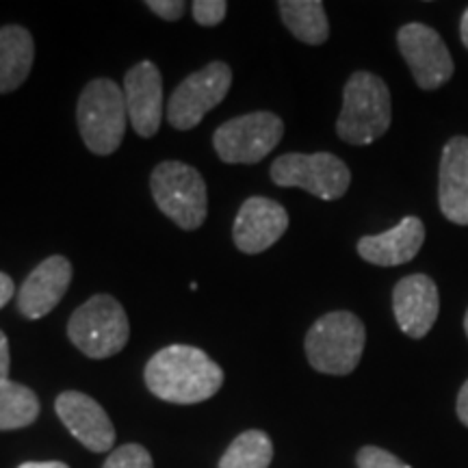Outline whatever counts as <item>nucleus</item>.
I'll return each instance as SVG.
<instances>
[{
  "label": "nucleus",
  "mask_w": 468,
  "mask_h": 468,
  "mask_svg": "<svg viewBox=\"0 0 468 468\" xmlns=\"http://www.w3.org/2000/svg\"><path fill=\"white\" fill-rule=\"evenodd\" d=\"M14 292H16L14 280H11L7 273L0 271V308L7 306V303L11 302V297H14Z\"/></svg>",
  "instance_id": "nucleus-27"
},
{
  "label": "nucleus",
  "mask_w": 468,
  "mask_h": 468,
  "mask_svg": "<svg viewBox=\"0 0 468 468\" xmlns=\"http://www.w3.org/2000/svg\"><path fill=\"white\" fill-rule=\"evenodd\" d=\"M269 174L278 186H300L325 202L343 197L351 185L349 167L330 152L282 154L273 161Z\"/></svg>",
  "instance_id": "nucleus-8"
},
{
  "label": "nucleus",
  "mask_w": 468,
  "mask_h": 468,
  "mask_svg": "<svg viewBox=\"0 0 468 468\" xmlns=\"http://www.w3.org/2000/svg\"><path fill=\"white\" fill-rule=\"evenodd\" d=\"M72 273V262L66 256H50L39 262L17 291V310L31 321L46 317L68 292Z\"/></svg>",
  "instance_id": "nucleus-15"
},
{
  "label": "nucleus",
  "mask_w": 468,
  "mask_h": 468,
  "mask_svg": "<svg viewBox=\"0 0 468 468\" xmlns=\"http://www.w3.org/2000/svg\"><path fill=\"white\" fill-rule=\"evenodd\" d=\"M124 98L128 122L139 137L150 139L163 122V76L152 61H142L126 72Z\"/></svg>",
  "instance_id": "nucleus-13"
},
{
  "label": "nucleus",
  "mask_w": 468,
  "mask_h": 468,
  "mask_svg": "<svg viewBox=\"0 0 468 468\" xmlns=\"http://www.w3.org/2000/svg\"><path fill=\"white\" fill-rule=\"evenodd\" d=\"M76 122L87 148L98 156H109L122 145L128 111L124 90L111 79H96L80 91Z\"/></svg>",
  "instance_id": "nucleus-4"
},
{
  "label": "nucleus",
  "mask_w": 468,
  "mask_h": 468,
  "mask_svg": "<svg viewBox=\"0 0 468 468\" xmlns=\"http://www.w3.org/2000/svg\"><path fill=\"white\" fill-rule=\"evenodd\" d=\"M9 367H11L9 341L7 336H5V332H0V384L9 379Z\"/></svg>",
  "instance_id": "nucleus-26"
},
{
  "label": "nucleus",
  "mask_w": 468,
  "mask_h": 468,
  "mask_svg": "<svg viewBox=\"0 0 468 468\" xmlns=\"http://www.w3.org/2000/svg\"><path fill=\"white\" fill-rule=\"evenodd\" d=\"M145 7H148L152 14H156L167 22L180 20L185 14L183 0H148V3H145Z\"/></svg>",
  "instance_id": "nucleus-25"
},
{
  "label": "nucleus",
  "mask_w": 468,
  "mask_h": 468,
  "mask_svg": "<svg viewBox=\"0 0 468 468\" xmlns=\"http://www.w3.org/2000/svg\"><path fill=\"white\" fill-rule=\"evenodd\" d=\"M57 417L83 447L93 453L111 452L115 444V427L96 399L79 390H66L55 401Z\"/></svg>",
  "instance_id": "nucleus-11"
},
{
  "label": "nucleus",
  "mask_w": 468,
  "mask_h": 468,
  "mask_svg": "<svg viewBox=\"0 0 468 468\" xmlns=\"http://www.w3.org/2000/svg\"><path fill=\"white\" fill-rule=\"evenodd\" d=\"M102 468H154V464H152L148 449L137 442H131L124 444V447H117Z\"/></svg>",
  "instance_id": "nucleus-22"
},
{
  "label": "nucleus",
  "mask_w": 468,
  "mask_h": 468,
  "mask_svg": "<svg viewBox=\"0 0 468 468\" xmlns=\"http://www.w3.org/2000/svg\"><path fill=\"white\" fill-rule=\"evenodd\" d=\"M425 243V224L414 215L403 218L390 230L362 237L358 254L362 261L378 267H397L410 262L419 254Z\"/></svg>",
  "instance_id": "nucleus-17"
},
{
  "label": "nucleus",
  "mask_w": 468,
  "mask_h": 468,
  "mask_svg": "<svg viewBox=\"0 0 468 468\" xmlns=\"http://www.w3.org/2000/svg\"><path fill=\"white\" fill-rule=\"evenodd\" d=\"M464 330H466V336H468V310H466V317H464Z\"/></svg>",
  "instance_id": "nucleus-31"
},
{
  "label": "nucleus",
  "mask_w": 468,
  "mask_h": 468,
  "mask_svg": "<svg viewBox=\"0 0 468 468\" xmlns=\"http://www.w3.org/2000/svg\"><path fill=\"white\" fill-rule=\"evenodd\" d=\"M284 122L271 111H254L232 117L213 134L218 156L228 165H254L280 144Z\"/></svg>",
  "instance_id": "nucleus-7"
},
{
  "label": "nucleus",
  "mask_w": 468,
  "mask_h": 468,
  "mask_svg": "<svg viewBox=\"0 0 468 468\" xmlns=\"http://www.w3.org/2000/svg\"><path fill=\"white\" fill-rule=\"evenodd\" d=\"M145 386L163 401L202 403L219 393L224 371L202 349L191 345H169L156 351L145 365Z\"/></svg>",
  "instance_id": "nucleus-1"
},
{
  "label": "nucleus",
  "mask_w": 468,
  "mask_h": 468,
  "mask_svg": "<svg viewBox=\"0 0 468 468\" xmlns=\"http://www.w3.org/2000/svg\"><path fill=\"white\" fill-rule=\"evenodd\" d=\"M356 462H358V468H410L397 455L379 447H362Z\"/></svg>",
  "instance_id": "nucleus-23"
},
{
  "label": "nucleus",
  "mask_w": 468,
  "mask_h": 468,
  "mask_svg": "<svg viewBox=\"0 0 468 468\" xmlns=\"http://www.w3.org/2000/svg\"><path fill=\"white\" fill-rule=\"evenodd\" d=\"M156 207L183 230H196L208 215L207 183L196 167L183 161H163L150 176Z\"/></svg>",
  "instance_id": "nucleus-6"
},
{
  "label": "nucleus",
  "mask_w": 468,
  "mask_h": 468,
  "mask_svg": "<svg viewBox=\"0 0 468 468\" xmlns=\"http://www.w3.org/2000/svg\"><path fill=\"white\" fill-rule=\"evenodd\" d=\"M35 58L33 35L25 27L0 28V93L16 91L28 79Z\"/></svg>",
  "instance_id": "nucleus-18"
},
{
  "label": "nucleus",
  "mask_w": 468,
  "mask_h": 468,
  "mask_svg": "<svg viewBox=\"0 0 468 468\" xmlns=\"http://www.w3.org/2000/svg\"><path fill=\"white\" fill-rule=\"evenodd\" d=\"M39 417V399L28 386L17 382L0 384V431L22 430Z\"/></svg>",
  "instance_id": "nucleus-20"
},
{
  "label": "nucleus",
  "mask_w": 468,
  "mask_h": 468,
  "mask_svg": "<svg viewBox=\"0 0 468 468\" xmlns=\"http://www.w3.org/2000/svg\"><path fill=\"white\" fill-rule=\"evenodd\" d=\"M438 204L449 221L468 226V137L449 139L442 148Z\"/></svg>",
  "instance_id": "nucleus-16"
},
{
  "label": "nucleus",
  "mask_w": 468,
  "mask_h": 468,
  "mask_svg": "<svg viewBox=\"0 0 468 468\" xmlns=\"http://www.w3.org/2000/svg\"><path fill=\"white\" fill-rule=\"evenodd\" d=\"M193 17L202 27H218L228 14L226 0H196L191 5Z\"/></svg>",
  "instance_id": "nucleus-24"
},
{
  "label": "nucleus",
  "mask_w": 468,
  "mask_h": 468,
  "mask_svg": "<svg viewBox=\"0 0 468 468\" xmlns=\"http://www.w3.org/2000/svg\"><path fill=\"white\" fill-rule=\"evenodd\" d=\"M458 419L462 420V425L468 427V379L464 382V386L460 388L458 395Z\"/></svg>",
  "instance_id": "nucleus-28"
},
{
  "label": "nucleus",
  "mask_w": 468,
  "mask_h": 468,
  "mask_svg": "<svg viewBox=\"0 0 468 468\" xmlns=\"http://www.w3.org/2000/svg\"><path fill=\"white\" fill-rule=\"evenodd\" d=\"M365 343V324L354 313L336 310L314 321L303 347L314 371L325 376H349L358 367Z\"/></svg>",
  "instance_id": "nucleus-3"
},
{
  "label": "nucleus",
  "mask_w": 468,
  "mask_h": 468,
  "mask_svg": "<svg viewBox=\"0 0 468 468\" xmlns=\"http://www.w3.org/2000/svg\"><path fill=\"white\" fill-rule=\"evenodd\" d=\"M17 468H69V466L63 464V462H25V464H20Z\"/></svg>",
  "instance_id": "nucleus-29"
},
{
  "label": "nucleus",
  "mask_w": 468,
  "mask_h": 468,
  "mask_svg": "<svg viewBox=\"0 0 468 468\" xmlns=\"http://www.w3.org/2000/svg\"><path fill=\"white\" fill-rule=\"evenodd\" d=\"M393 120L388 85L371 72L349 76L343 90V109L336 120V134L345 144L368 145L384 137Z\"/></svg>",
  "instance_id": "nucleus-2"
},
{
  "label": "nucleus",
  "mask_w": 468,
  "mask_h": 468,
  "mask_svg": "<svg viewBox=\"0 0 468 468\" xmlns=\"http://www.w3.org/2000/svg\"><path fill=\"white\" fill-rule=\"evenodd\" d=\"M278 9L284 27L303 44L319 46L330 35L325 7L319 0H280Z\"/></svg>",
  "instance_id": "nucleus-19"
},
{
  "label": "nucleus",
  "mask_w": 468,
  "mask_h": 468,
  "mask_svg": "<svg viewBox=\"0 0 468 468\" xmlns=\"http://www.w3.org/2000/svg\"><path fill=\"white\" fill-rule=\"evenodd\" d=\"M289 228V213L282 204L269 197H250L239 208L232 226L234 245L243 254H261L276 245Z\"/></svg>",
  "instance_id": "nucleus-12"
},
{
  "label": "nucleus",
  "mask_w": 468,
  "mask_h": 468,
  "mask_svg": "<svg viewBox=\"0 0 468 468\" xmlns=\"http://www.w3.org/2000/svg\"><path fill=\"white\" fill-rule=\"evenodd\" d=\"M460 37H462V44H464L466 50H468V9L464 11V16H462V22H460Z\"/></svg>",
  "instance_id": "nucleus-30"
},
{
  "label": "nucleus",
  "mask_w": 468,
  "mask_h": 468,
  "mask_svg": "<svg viewBox=\"0 0 468 468\" xmlns=\"http://www.w3.org/2000/svg\"><path fill=\"white\" fill-rule=\"evenodd\" d=\"M441 310V297L434 280L425 273H412L399 280L393 291V313L403 335L423 338L431 330Z\"/></svg>",
  "instance_id": "nucleus-14"
},
{
  "label": "nucleus",
  "mask_w": 468,
  "mask_h": 468,
  "mask_svg": "<svg viewBox=\"0 0 468 468\" xmlns=\"http://www.w3.org/2000/svg\"><path fill=\"white\" fill-rule=\"evenodd\" d=\"M397 46L420 90H438L453 76V58L434 28L410 22L397 33Z\"/></svg>",
  "instance_id": "nucleus-10"
},
{
  "label": "nucleus",
  "mask_w": 468,
  "mask_h": 468,
  "mask_svg": "<svg viewBox=\"0 0 468 468\" xmlns=\"http://www.w3.org/2000/svg\"><path fill=\"white\" fill-rule=\"evenodd\" d=\"M271 460V438L261 430H248L230 442V447L221 455L219 468H269Z\"/></svg>",
  "instance_id": "nucleus-21"
},
{
  "label": "nucleus",
  "mask_w": 468,
  "mask_h": 468,
  "mask_svg": "<svg viewBox=\"0 0 468 468\" xmlns=\"http://www.w3.org/2000/svg\"><path fill=\"white\" fill-rule=\"evenodd\" d=\"M232 85V69L224 61H213L176 87L167 102V122L176 131H191L210 109L224 102Z\"/></svg>",
  "instance_id": "nucleus-9"
},
{
  "label": "nucleus",
  "mask_w": 468,
  "mask_h": 468,
  "mask_svg": "<svg viewBox=\"0 0 468 468\" xmlns=\"http://www.w3.org/2000/svg\"><path fill=\"white\" fill-rule=\"evenodd\" d=\"M68 336L87 358L104 360L126 347L131 324L124 306L115 297L101 292L74 310L68 321Z\"/></svg>",
  "instance_id": "nucleus-5"
}]
</instances>
